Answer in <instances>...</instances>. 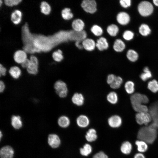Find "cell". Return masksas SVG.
I'll use <instances>...</instances> for the list:
<instances>
[{"instance_id":"1","label":"cell","mask_w":158,"mask_h":158,"mask_svg":"<svg viewBox=\"0 0 158 158\" xmlns=\"http://www.w3.org/2000/svg\"><path fill=\"white\" fill-rule=\"evenodd\" d=\"M157 134V129L150 125L141 128L138 131L137 137L148 144H152L156 139Z\"/></svg>"},{"instance_id":"2","label":"cell","mask_w":158,"mask_h":158,"mask_svg":"<svg viewBox=\"0 0 158 158\" xmlns=\"http://www.w3.org/2000/svg\"><path fill=\"white\" fill-rule=\"evenodd\" d=\"M54 88L60 97L64 98L67 96L68 89L66 84L64 82L60 80H57L54 84Z\"/></svg>"},{"instance_id":"3","label":"cell","mask_w":158,"mask_h":158,"mask_svg":"<svg viewBox=\"0 0 158 158\" xmlns=\"http://www.w3.org/2000/svg\"><path fill=\"white\" fill-rule=\"evenodd\" d=\"M153 6L150 2L144 1L141 2L138 7L139 13L142 16H146L150 15L153 12Z\"/></svg>"},{"instance_id":"4","label":"cell","mask_w":158,"mask_h":158,"mask_svg":"<svg viewBox=\"0 0 158 158\" xmlns=\"http://www.w3.org/2000/svg\"><path fill=\"white\" fill-rule=\"evenodd\" d=\"M81 6L86 12L93 14L97 11V4L95 0H83Z\"/></svg>"},{"instance_id":"5","label":"cell","mask_w":158,"mask_h":158,"mask_svg":"<svg viewBox=\"0 0 158 158\" xmlns=\"http://www.w3.org/2000/svg\"><path fill=\"white\" fill-rule=\"evenodd\" d=\"M29 59L30 64L26 69L27 71L30 75H36L38 71V59L36 56L33 55L30 56Z\"/></svg>"},{"instance_id":"6","label":"cell","mask_w":158,"mask_h":158,"mask_svg":"<svg viewBox=\"0 0 158 158\" xmlns=\"http://www.w3.org/2000/svg\"><path fill=\"white\" fill-rule=\"evenodd\" d=\"M152 118L150 115L147 113H138L135 115L136 121L140 125H147L151 121Z\"/></svg>"},{"instance_id":"7","label":"cell","mask_w":158,"mask_h":158,"mask_svg":"<svg viewBox=\"0 0 158 158\" xmlns=\"http://www.w3.org/2000/svg\"><path fill=\"white\" fill-rule=\"evenodd\" d=\"M116 19L117 23L119 24L123 25L128 24L130 20L129 15L124 11L119 12L116 16Z\"/></svg>"},{"instance_id":"8","label":"cell","mask_w":158,"mask_h":158,"mask_svg":"<svg viewBox=\"0 0 158 158\" xmlns=\"http://www.w3.org/2000/svg\"><path fill=\"white\" fill-rule=\"evenodd\" d=\"M95 41L96 42V47L99 50L102 51L108 48L109 43L105 38L100 37Z\"/></svg>"},{"instance_id":"9","label":"cell","mask_w":158,"mask_h":158,"mask_svg":"<svg viewBox=\"0 0 158 158\" xmlns=\"http://www.w3.org/2000/svg\"><path fill=\"white\" fill-rule=\"evenodd\" d=\"M13 59L17 63L21 64L27 58V54L25 51L22 50H18L14 53Z\"/></svg>"},{"instance_id":"10","label":"cell","mask_w":158,"mask_h":158,"mask_svg":"<svg viewBox=\"0 0 158 158\" xmlns=\"http://www.w3.org/2000/svg\"><path fill=\"white\" fill-rule=\"evenodd\" d=\"M82 44L83 48L86 50L91 51L96 48V42L93 40L87 38L83 40Z\"/></svg>"},{"instance_id":"11","label":"cell","mask_w":158,"mask_h":158,"mask_svg":"<svg viewBox=\"0 0 158 158\" xmlns=\"http://www.w3.org/2000/svg\"><path fill=\"white\" fill-rule=\"evenodd\" d=\"M14 153V152L13 148L9 146L2 147L0 151L1 158H12Z\"/></svg>"},{"instance_id":"12","label":"cell","mask_w":158,"mask_h":158,"mask_svg":"<svg viewBox=\"0 0 158 158\" xmlns=\"http://www.w3.org/2000/svg\"><path fill=\"white\" fill-rule=\"evenodd\" d=\"M49 145L52 148L58 147L60 145L61 141L59 136L55 134H52L49 135L48 138Z\"/></svg>"},{"instance_id":"13","label":"cell","mask_w":158,"mask_h":158,"mask_svg":"<svg viewBox=\"0 0 158 158\" xmlns=\"http://www.w3.org/2000/svg\"><path fill=\"white\" fill-rule=\"evenodd\" d=\"M108 123L109 125L112 128H118L122 124V119L119 116L113 115L108 119Z\"/></svg>"},{"instance_id":"14","label":"cell","mask_w":158,"mask_h":158,"mask_svg":"<svg viewBox=\"0 0 158 158\" xmlns=\"http://www.w3.org/2000/svg\"><path fill=\"white\" fill-rule=\"evenodd\" d=\"M71 25L73 30L76 32H80L84 30L85 24L81 19H76L73 21Z\"/></svg>"},{"instance_id":"15","label":"cell","mask_w":158,"mask_h":158,"mask_svg":"<svg viewBox=\"0 0 158 158\" xmlns=\"http://www.w3.org/2000/svg\"><path fill=\"white\" fill-rule=\"evenodd\" d=\"M150 112L153 123L158 126V102L154 103L151 106Z\"/></svg>"},{"instance_id":"16","label":"cell","mask_w":158,"mask_h":158,"mask_svg":"<svg viewBox=\"0 0 158 158\" xmlns=\"http://www.w3.org/2000/svg\"><path fill=\"white\" fill-rule=\"evenodd\" d=\"M125 47L124 42L121 39L118 38L115 41L113 45V48L116 52H121L125 49Z\"/></svg>"},{"instance_id":"17","label":"cell","mask_w":158,"mask_h":158,"mask_svg":"<svg viewBox=\"0 0 158 158\" xmlns=\"http://www.w3.org/2000/svg\"><path fill=\"white\" fill-rule=\"evenodd\" d=\"M22 16L21 12L19 10H15L11 14V19L14 24H18L21 22Z\"/></svg>"},{"instance_id":"18","label":"cell","mask_w":158,"mask_h":158,"mask_svg":"<svg viewBox=\"0 0 158 158\" xmlns=\"http://www.w3.org/2000/svg\"><path fill=\"white\" fill-rule=\"evenodd\" d=\"M8 73L11 76L15 79H18L22 73L20 69L16 66L11 67L9 70Z\"/></svg>"},{"instance_id":"19","label":"cell","mask_w":158,"mask_h":158,"mask_svg":"<svg viewBox=\"0 0 158 158\" xmlns=\"http://www.w3.org/2000/svg\"><path fill=\"white\" fill-rule=\"evenodd\" d=\"M71 100L75 104L78 106H81L84 103V99L82 94L76 93L72 96Z\"/></svg>"},{"instance_id":"20","label":"cell","mask_w":158,"mask_h":158,"mask_svg":"<svg viewBox=\"0 0 158 158\" xmlns=\"http://www.w3.org/2000/svg\"><path fill=\"white\" fill-rule=\"evenodd\" d=\"M135 144L138 151L140 153L145 152L148 149V143L143 140L138 139L135 141Z\"/></svg>"},{"instance_id":"21","label":"cell","mask_w":158,"mask_h":158,"mask_svg":"<svg viewBox=\"0 0 158 158\" xmlns=\"http://www.w3.org/2000/svg\"><path fill=\"white\" fill-rule=\"evenodd\" d=\"M130 100L132 105L143 103V95L137 93L131 97Z\"/></svg>"},{"instance_id":"22","label":"cell","mask_w":158,"mask_h":158,"mask_svg":"<svg viewBox=\"0 0 158 158\" xmlns=\"http://www.w3.org/2000/svg\"><path fill=\"white\" fill-rule=\"evenodd\" d=\"M132 149L131 143L128 141H125L122 144L120 150L121 152L126 155L129 154L131 152Z\"/></svg>"},{"instance_id":"23","label":"cell","mask_w":158,"mask_h":158,"mask_svg":"<svg viewBox=\"0 0 158 158\" xmlns=\"http://www.w3.org/2000/svg\"><path fill=\"white\" fill-rule=\"evenodd\" d=\"M76 122L78 125L80 127L85 128L88 126L89 121L88 117L84 115H80L77 118Z\"/></svg>"},{"instance_id":"24","label":"cell","mask_w":158,"mask_h":158,"mask_svg":"<svg viewBox=\"0 0 158 158\" xmlns=\"http://www.w3.org/2000/svg\"><path fill=\"white\" fill-rule=\"evenodd\" d=\"M11 123L13 127L16 129L20 128L22 126V122L19 116L13 115L11 118Z\"/></svg>"},{"instance_id":"25","label":"cell","mask_w":158,"mask_h":158,"mask_svg":"<svg viewBox=\"0 0 158 158\" xmlns=\"http://www.w3.org/2000/svg\"><path fill=\"white\" fill-rule=\"evenodd\" d=\"M119 30V29L118 26L114 24L109 25L107 28L108 33L110 36L112 37L116 36Z\"/></svg>"},{"instance_id":"26","label":"cell","mask_w":158,"mask_h":158,"mask_svg":"<svg viewBox=\"0 0 158 158\" xmlns=\"http://www.w3.org/2000/svg\"><path fill=\"white\" fill-rule=\"evenodd\" d=\"M61 15L62 18L66 20H70L73 17L71 9L68 7H65L62 10Z\"/></svg>"},{"instance_id":"27","label":"cell","mask_w":158,"mask_h":158,"mask_svg":"<svg viewBox=\"0 0 158 158\" xmlns=\"http://www.w3.org/2000/svg\"><path fill=\"white\" fill-rule=\"evenodd\" d=\"M52 57L54 60L57 62L62 61L64 58L62 51L59 49L54 51L52 54Z\"/></svg>"},{"instance_id":"28","label":"cell","mask_w":158,"mask_h":158,"mask_svg":"<svg viewBox=\"0 0 158 158\" xmlns=\"http://www.w3.org/2000/svg\"><path fill=\"white\" fill-rule=\"evenodd\" d=\"M85 138L89 142L96 140L97 138V135L95 130L93 128L90 129L86 133Z\"/></svg>"},{"instance_id":"29","label":"cell","mask_w":158,"mask_h":158,"mask_svg":"<svg viewBox=\"0 0 158 158\" xmlns=\"http://www.w3.org/2000/svg\"><path fill=\"white\" fill-rule=\"evenodd\" d=\"M41 12L45 15L49 14L51 11V7L49 4L45 1H42L40 5Z\"/></svg>"},{"instance_id":"30","label":"cell","mask_w":158,"mask_h":158,"mask_svg":"<svg viewBox=\"0 0 158 158\" xmlns=\"http://www.w3.org/2000/svg\"><path fill=\"white\" fill-rule=\"evenodd\" d=\"M58 123L60 127L62 128H66L69 125L70 121L67 116H62L59 118Z\"/></svg>"},{"instance_id":"31","label":"cell","mask_w":158,"mask_h":158,"mask_svg":"<svg viewBox=\"0 0 158 158\" xmlns=\"http://www.w3.org/2000/svg\"><path fill=\"white\" fill-rule=\"evenodd\" d=\"M91 32L96 37H101L103 34V31L102 28L97 25H93L91 28Z\"/></svg>"},{"instance_id":"32","label":"cell","mask_w":158,"mask_h":158,"mask_svg":"<svg viewBox=\"0 0 158 158\" xmlns=\"http://www.w3.org/2000/svg\"><path fill=\"white\" fill-rule=\"evenodd\" d=\"M107 101L110 103L115 104L116 103L118 100V97L117 93L114 92H111L107 95Z\"/></svg>"},{"instance_id":"33","label":"cell","mask_w":158,"mask_h":158,"mask_svg":"<svg viewBox=\"0 0 158 158\" xmlns=\"http://www.w3.org/2000/svg\"><path fill=\"white\" fill-rule=\"evenodd\" d=\"M126 56L128 59L132 62L136 61L138 57L137 52L132 49H130L127 51Z\"/></svg>"},{"instance_id":"34","label":"cell","mask_w":158,"mask_h":158,"mask_svg":"<svg viewBox=\"0 0 158 158\" xmlns=\"http://www.w3.org/2000/svg\"><path fill=\"white\" fill-rule=\"evenodd\" d=\"M147 87L152 92L156 93L158 91V83L155 80L150 81L148 83Z\"/></svg>"},{"instance_id":"35","label":"cell","mask_w":158,"mask_h":158,"mask_svg":"<svg viewBox=\"0 0 158 158\" xmlns=\"http://www.w3.org/2000/svg\"><path fill=\"white\" fill-rule=\"evenodd\" d=\"M139 32L142 35L146 36L150 33L151 30L148 25L145 24H142L139 28Z\"/></svg>"},{"instance_id":"36","label":"cell","mask_w":158,"mask_h":158,"mask_svg":"<svg viewBox=\"0 0 158 158\" xmlns=\"http://www.w3.org/2000/svg\"><path fill=\"white\" fill-rule=\"evenodd\" d=\"M143 71L140 76V78L142 80L145 81L152 77L151 73L147 67H146L144 68Z\"/></svg>"},{"instance_id":"37","label":"cell","mask_w":158,"mask_h":158,"mask_svg":"<svg viewBox=\"0 0 158 158\" xmlns=\"http://www.w3.org/2000/svg\"><path fill=\"white\" fill-rule=\"evenodd\" d=\"M92 148L91 146L89 144H86L85 145L83 148L80 149V153L81 155L84 156H87L92 152Z\"/></svg>"},{"instance_id":"38","label":"cell","mask_w":158,"mask_h":158,"mask_svg":"<svg viewBox=\"0 0 158 158\" xmlns=\"http://www.w3.org/2000/svg\"><path fill=\"white\" fill-rule=\"evenodd\" d=\"M134 109L139 113H146L148 111L147 107L142 104L132 105Z\"/></svg>"},{"instance_id":"39","label":"cell","mask_w":158,"mask_h":158,"mask_svg":"<svg viewBox=\"0 0 158 158\" xmlns=\"http://www.w3.org/2000/svg\"><path fill=\"white\" fill-rule=\"evenodd\" d=\"M123 82L122 78L119 76H116L114 81L110 85V87L113 89L119 88Z\"/></svg>"},{"instance_id":"40","label":"cell","mask_w":158,"mask_h":158,"mask_svg":"<svg viewBox=\"0 0 158 158\" xmlns=\"http://www.w3.org/2000/svg\"><path fill=\"white\" fill-rule=\"evenodd\" d=\"M125 88L128 93L129 94L133 93L135 90L134 83L130 81L127 82L125 85Z\"/></svg>"},{"instance_id":"41","label":"cell","mask_w":158,"mask_h":158,"mask_svg":"<svg viewBox=\"0 0 158 158\" xmlns=\"http://www.w3.org/2000/svg\"><path fill=\"white\" fill-rule=\"evenodd\" d=\"M122 36L123 38L126 40H129L133 38L134 34L131 31L126 30L123 32Z\"/></svg>"},{"instance_id":"42","label":"cell","mask_w":158,"mask_h":158,"mask_svg":"<svg viewBox=\"0 0 158 158\" xmlns=\"http://www.w3.org/2000/svg\"><path fill=\"white\" fill-rule=\"evenodd\" d=\"M21 1V0H5L4 1L5 4L9 6L17 5Z\"/></svg>"},{"instance_id":"43","label":"cell","mask_w":158,"mask_h":158,"mask_svg":"<svg viewBox=\"0 0 158 158\" xmlns=\"http://www.w3.org/2000/svg\"><path fill=\"white\" fill-rule=\"evenodd\" d=\"M131 1L130 0H120L119 3L120 6L123 8H127L131 5Z\"/></svg>"},{"instance_id":"44","label":"cell","mask_w":158,"mask_h":158,"mask_svg":"<svg viewBox=\"0 0 158 158\" xmlns=\"http://www.w3.org/2000/svg\"><path fill=\"white\" fill-rule=\"evenodd\" d=\"M116 76L113 74L109 75L107 79V83L110 85L114 81Z\"/></svg>"},{"instance_id":"45","label":"cell","mask_w":158,"mask_h":158,"mask_svg":"<svg viewBox=\"0 0 158 158\" xmlns=\"http://www.w3.org/2000/svg\"><path fill=\"white\" fill-rule=\"evenodd\" d=\"M93 158H108V157L104 152H100L95 154Z\"/></svg>"},{"instance_id":"46","label":"cell","mask_w":158,"mask_h":158,"mask_svg":"<svg viewBox=\"0 0 158 158\" xmlns=\"http://www.w3.org/2000/svg\"><path fill=\"white\" fill-rule=\"evenodd\" d=\"M7 70L6 68L2 64H0V76H4L6 75Z\"/></svg>"},{"instance_id":"47","label":"cell","mask_w":158,"mask_h":158,"mask_svg":"<svg viewBox=\"0 0 158 158\" xmlns=\"http://www.w3.org/2000/svg\"><path fill=\"white\" fill-rule=\"evenodd\" d=\"M30 64V61L29 59H27L21 64L22 67L26 69L29 67Z\"/></svg>"},{"instance_id":"48","label":"cell","mask_w":158,"mask_h":158,"mask_svg":"<svg viewBox=\"0 0 158 158\" xmlns=\"http://www.w3.org/2000/svg\"><path fill=\"white\" fill-rule=\"evenodd\" d=\"M5 89V85L4 82L2 80L0 81V92H3Z\"/></svg>"},{"instance_id":"49","label":"cell","mask_w":158,"mask_h":158,"mask_svg":"<svg viewBox=\"0 0 158 158\" xmlns=\"http://www.w3.org/2000/svg\"><path fill=\"white\" fill-rule=\"evenodd\" d=\"M133 158H146L145 156L141 153H138L134 156Z\"/></svg>"},{"instance_id":"50","label":"cell","mask_w":158,"mask_h":158,"mask_svg":"<svg viewBox=\"0 0 158 158\" xmlns=\"http://www.w3.org/2000/svg\"><path fill=\"white\" fill-rule=\"evenodd\" d=\"M153 2L155 5L158 6V0H154Z\"/></svg>"},{"instance_id":"51","label":"cell","mask_w":158,"mask_h":158,"mask_svg":"<svg viewBox=\"0 0 158 158\" xmlns=\"http://www.w3.org/2000/svg\"><path fill=\"white\" fill-rule=\"evenodd\" d=\"M2 3V1H1V0H0V6L1 5Z\"/></svg>"},{"instance_id":"52","label":"cell","mask_w":158,"mask_h":158,"mask_svg":"<svg viewBox=\"0 0 158 158\" xmlns=\"http://www.w3.org/2000/svg\"><path fill=\"white\" fill-rule=\"evenodd\" d=\"M2 135L1 132V131H0V139L1 138V137L2 136Z\"/></svg>"}]
</instances>
